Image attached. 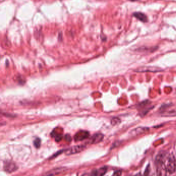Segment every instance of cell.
<instances>
[{
    "mask_svg": "<svg viewBox=\"0 0 176 176\" xmlns=\"http://www.w3.org/2000/svg\"><path fill=\"white\" fill-rule=\"evenodd\" d=\"M157 156L161 159L165 165L168 172L174 174L176 170V159L172 153L166 152H160Z\"/></svg>",
    "mask_w": 176,
    "mask_h": 176,
    "instance_id": "obj_1",
    "label": "cell"
},
{
    "mask_svg": "<svg viewBox=\"0 0 176 176\" xmlns=\"http://www.w3.org/2000/svg\"><path fill=\"white\" fill-rule=\"evenodd\" d=\"M157 176H167V170L163 161L157 155L155 159Z\"/></svg>",
    "mask_w": 176,
    "mask_h": 176,
    "instance_id": "obj_2",
    "label": "cell"
},
{
    "mask_svg": "<svg viewBox=\"0 0 176 176\" xmlns=\"http://www.w3.org/2000/svg\"><path fill=\"white\" fill-rule=\"evenodd\" d=\"M84 145H77L73 147H71L69 149H67L65 153L67 155H71L76 153L81 152L85 148Z\"/></svg>",
    "mask_w": 176,
    "mask_h": 176,
    "instance_id": "obj_3",
    "label": "cell"
},
{
    "mask_svg": "<svg viewBox=\"0 0 176 176\" xmlns=\"http://www.w3.org/2000/svg\"><path fill=\"white\" fill-rule=\"evenodd\" d=\"M89 136V133L87 131L81 130L78 132L74 137L75 141L76 142L82 141L87 139Z\"/></svg>",
    "mask_w": 176,
    "mask_h": 176,
    "instance_id": "obj_4",
    "label": "cell"
},
{
    "mask_svg": "<svg viewBox=\"0 0 176 176\" xmlns=\"http://www.w3.org/2000/svg\"><path fill=\"white\" fill-rule=\"evenodd\" d=\"M163 71L161 68H159L157 67L154 66H146V67H142L135 70L137 72H159Z\"/></svg>",
    "mask_w": 176,
    "mask_h": 176,
    "instance_id": "obj_5",
    "label": "cell"
},
{
    "mask_svg": "<svg viewBox=\"0 0 176 176\" xmlns=\"http://www.w3.org/2000/svg\"><path fill=\"white\" fill-rule=\"evenodd\" d=\"M104 135L101 133H96L93 135L91 138L89 139V143L91 144H97L101 142L103 139Z\"/></svg>",
    "mask_w": 176,
    "mask_h": 176,
    "instance_id": "obj_6",
    "label": "cell"
},
{
    "mask_svg": "<svg viewBox=\"0 0 176 176\" xmlns=\"http://www.w3.org/2000/svg\"><path fill=\"white\" fill-rule=\"evenodd\" d=\"M66 169L65 168H58L54 170H51L49 172H47L42 176H54L60 174L64 172Z\"/></svg>",
    "mask_w": 176,
    "mask_h": 176,
    "instance_id": "obj_7",
    "label": "cell"
},
{
    "mask_svg": "<svg viewBox=\"0 0 176 176\" xmlns=\"http://www.w3.org/2000/svg\"><path fill=\"white\" fill-rule=\"evenodd\" d=\"M108 170L106 167L100 168L99 170H95L91 172V176H103Z\"/></svg>",
    "mask_w": 176,
    "mask_h": 176,
    "instance_id": "obj_8",
    "label": "cell"
},
{
    "mask_svg": "<svg viewBox=\"0 0 176 176\" xmlns=\"http://www.w3.org/2000/svg\"><path fill=\"white\" fill-rule=\"evenodd\" d=\"M4 168L6 172H9V173L14 172L17 169V166L13 162H8L7 163L5 164L4 166Z\"/></svg>",
    "mask_w": 176,
    "mask_h": 176,
    "instance_id": "obj_9",
    "label": "cell"
},
{
    "mask_svg": "<svg viewBox=\"0 0 176 176\" xmlns=\"http://www.w3.org/2000/svg\"><path fill=\"white\" fill-rule=\"evenodd\" d=\"M133 16H134V17H135L137 19H138L141 22H147L148 21L147 16L145 14H144L143 13L136 12L133 14Z\"/></svg>",
    "mask_w": 176,
    "mask_h": 176,
    "instance_id": "obj_10",
    "label": "cell"
},
{
    "mask_svg": "<svg viewBox=\"0 0 176 176\" xmlns=\"http://www.w3.org/2000/svg\"><path fill=\"white\" fill-rule=\"evenodd\" d=\"M148 130H149V129L146 127H139L137 128L134 129L132 131L131 134L133 135H140V134L146 132Z\"/></svg>",
    "mask_w": 176,
    "mask_h": 176,
    "instance_id": "obj_11",
    "label": "cell"
},
{
    "mask_svg": "<svg viewBox=\"0 0 176 176\" xmlns=\"http://www.w3.org/2000/svg\"><path fill=\"white\" fill-rule=\"evenodd\" d=\"M144 176H154V174L152 171L150 165L149 164L146 167Z\"/></svg>",
    "mask_w": 176,
    "mask_h": 176,
    "instance_id": "obj_12",
    "label": "cell"
},
{
    "mask_svg": "<svg viewBox=\"0 0 176 176\" xmlns=\"http://www.w3.org/2000/svg\"><path fill=\"white\" fill-rule=\"evenodd\" d=\"M34 145L35 147L37 148H38L40 147L41 145V140L39 138H36V139L34 141Z\"/></svg>",
    "mask_w": 176,
    "mask_h": 176,
    "instance_id": "obj_13",
    "label": "cell"
},
{
    "mask_svg": "<svg viewBox=\"0 0 176 176\" xmlns=\"http://www.w3.org/2000/svg\"><path fill=\"white\" fill-rule=\"evenodd\" d=\"M120 120L117 118H114L112 120V124L113 125H115V124H117L118 122H120Z\"/></svg>",
    "mask_w": 176,
    "mask_h": 176,
    "instance_id": "obj_14",
    "label": "cell"
},
{
    "mask_svg": "<svg viewBox=\"0 0 176 176\" xmlns=\"http://www.w3.org/2000/svg\"><path fill=\"white\" fill-rule=\"evenodd\" d=\"M121 174H122V172L121 170H117L116 172H114L112 176H121Z\"/></svg>",
    "mask_w": 176,
    "mask_h": 176,
    "instance_id": "obj_15",
    "label": "cell"
},
{
    "mask_svg": "<svg viewBox=\"0 0 176 176\" xmlns=\"http://www.w3.org/2000/svg\"><path fill=\"white\" fill-rule=\"evenodd\" d=\"M65 139H66V140L67 141H68V142H70V141H71V138L70 136L69 135H66V136H65Z\"/></svg>",
    "mask_w": 176,
    "mask_h": 176,
    "instance_id": "obj_16",
    "label": "cell"
},
{
    "mask_svg": "<svg viewBox=\"0 0 176 176\" xmlns=\"http://www.w3.org/2000/svg\"><path fill=\"white\" fill-rule=\"evenodd\" d=\"M82 176H90L88 174H83V175Z\"/></svg>",
    "mask_w": 176,
    "mask_h": 176,
    "instance_id": "obj_17",
    "label": "cell"
},
{
    "mask_svg": "<svg viewBox=\"0 0 176 176\" xmlns=\"http://www.w3.org/2000/svg\"><path fill=\"white\" fill-rule=\"evenodd\" d=\"M141 176V174H138V175H137L136 176Z\"/></svg>",
    "mask_w": 176,
    "mask_h": 176,
    "instance_id": "obj_18",
    "label": "cell"
},
{
    "mask_svg": "<svg viewBox=\"0 0 176 176\" xmlns=\"http://www.w3.org/2000/svg\"><path fill=\"white\" fill-rule=\"evenodd\" d=\"M131 1H137V0H130Z\"/></svg>",
    "mask_w": 176,
    "mask_h": 176,
    "instance_id": "obj_19",
    "label": "cell"
}]
</instances>
